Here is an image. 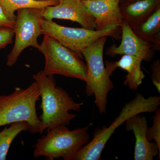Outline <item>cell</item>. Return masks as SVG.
<instances>
[{
	"mask_svg": "<svg viewBox=\"0 0 160 160\" xmlns=\"http://www.w3.org/2000/svg\"><path fill=\"white\" fill-rule=\"evenodd\" d=\"M32 78L39 86L42 100L40 133L56 126L69 125L77 116L69 111H79L83 103L76 102L66 90L56 86L52 77L46 75L42 70L33 74Z\"/></svg>",
	"mask_w": 160,
	"mask_h": 160,
	"instance_id": "1",
	"label": "cell"
},
{
	"mask_svg": "<svg viewBox=\"0 0 160 160\" xmlns=\"http://www.w3.org/2000/svg\"><path fill=\"white\" fill-rule=\"evenodd\" d=\"M160 105V97L146 98L142 93H137L133 99L123 106L119 114L109 127L104 126L94 131L93 138L81 148L73 160H101L102 152L106 143L119 126L135 115L155 112Z\"/></svg>",
	"mask_w": 160,
	"mask_h": 160,
	"instance_id": "2",
	"label": "cell"
},
{
	"mask_svg": "<svg viewBox=\"0 0 160 160\" xmlns=\"http://www.w3.org/2000/svg\"><path fill=\"white\" fill-rule=\"evenodd\" d=\"M39 86L35 81L26 89L16 88L12 93L0 95V127L25 122L31 134L40 133L41 121L36 111L39 99Z\"/></svg>",
	"mask_w": 160,
	"mask_h": 160,
	"instance_id": "3",
	"label": "cell"
},
{
	"mask_svg": "<svg viewBox=\"0 0 160 160\" xmlns=\"http://www.w3.org/2000/svg\"><path fill=\"white\" fill-rule=\"evenodd\" d=\"M90 125L72 130L64 126L49 129L33 146V157H44L49 160L60 158L64 160H73L81 148L89 142L88 131Z\"/></svg>",
	"mask_w": 160,
	"mask_h": 160,
	"instance_id": "4",
	"label": "cell"
},
{
	"mask_svg": "<svg viewBox=\"0 0 160 160\" xmlns=\"http://www.w3.org/2000/svg\"><path fill=\"white\" fill-rule=\"evenodd\" d=\"M107 38H100L82 51L87 68L86 94L89 97L94 96L95 103L100 114L106 113L108 93L114 87L110 78L111 74L103 61V51Z\"/></svg>",
	"mask_w": 160,
	"mask_h": 160,
	"instance_id": "5",
	"label": "cell"
},
{
	"mask_svg": "<svg viewBox=\"0 0 160 160\" xmlns=\"http://www.w3.org/2000/svg\"><path fill=\"white\" fill-rule=\"evenodd\" d=\"M38 50L45 57V66L42 71L46 75L52 77L60 75L86 82V63L77 53L53 38L44 35Z\"/></svg>",
	"mask_w": 160,
	"mask_h": 160,
	"instance_id": "6",
	"label": "cell"
},
{
	"mask_svg": "<svg viewBox=\"0 0 160 160\" xmlns=\"http://www.w3.org/2000/svg\"><path fill=\"white\" fill-rule=\"evenodd\" d=\"M42 34L51 37L65 47L83 58L82 51L91 46L103 37H111L116 39L121 38V27L113 26L102 30L71 28L61 26L53 22L43 18L41 22Z\"/></svg>",
	"mask_w": 160,
	"mask_h": 160,
	"instance_id": "7",
	"label": "cell"
},
{
	"mask_svg": "<svg viewBox=\"0 0 160 160\" xmlns=\"http://www.w3.org/2000/svg\"><path fill=\"white\" fill-rule=\"evenodd\" d=\"M44 9L25 8L17 10L13 30L15 41L13 48L7 57L6 65L15 64L24 49L32 47L38 50V38L42 34L41 22Z\"/></svg>",
	"mask_w": 160,
	"mask_h": 160,
	"instance_id": "8",
	"label": "cell"
},
{
	"mask_svg": "<svg viewBox=\"0 0 160 160\" xmlns=\"http://www.w3.org/2000/svg\"><path fill=\"white\" fill-rule=\"evenodd\" d=\"M120 27L121 43L118 46L113 44L108 47L106 50V55L111 57L119 55H129L145 62L151 61L154 56L151 43L138 37L123 20Z\"/></svg>",
	"mask_w": 160,
	"mask_h": 160,
	"instance_id": "9",
	"label": "cell"
},
{
	"mask_svg": "<svg viewBox=\"0 0 160 160\" xmlns=\"http://www.w3.org/2000/svg\"><path fill=\"white\" fill-rule=\"evenodd\" d=\"M54 6L46 7L43 10L45 19H59L70 20L79 24L83 28L94 30L95 23L92 17L82 0H58Z\"/></svg>",
	"mask_w": 160,
	"mask_h": 160,
	"instance_id": "10",
	"label": "cell"
},
{
	"mask_svg": "<svg viewBox=\"0 0 160 160\" xmlns=\"http://www.w3.org/2000/svg\"><path fill=\"white\" fill-rule=\"evenodd\" d=\"M125 122L127 131H132L135 137L134 152L135 160H152L158 155L160 158V151L155 142L149 141L147 138L148 129L147 119L140 114L129 118Z\"/></svg>",
	"mask_w": 160,
	"mask_h": 160,
	"instance_id": "11",
	"label": "cell"
},
{
	"mask_svg": "<svg viewBox=\"0 0 160 160\" xmlns=\"http://www.w3.org/2000/svg\"><path fill=\"white\" fill-rule=\"evenodd\" d=\"M121 0H93L82 2L94 18L95 30H102L121 26L123 19L120 10Z\"/></svg>",
	"mask_w": 160,
	"mask_h": 160,
	"instance_id": "12",
	"label": "cell"
},
{
	"mask_svg": "<svg viewBox=\"0 0 160 160\" xmlns=\"http://www.w3.org/2000/svg\"><path fill=\"white\" fill-rule=\"evenodd\" d=\"M160 6V0H133L120 3L123 20L132 29L138 26Z\"/></svg>",
	"mask_w": 160,
	"mask_h": 160,
	"instance_id": "13",
	"label": "cell"
},
{
	"mask_svg": "<svg viewBox=\"0 0 160 160\" xmlns=\"http://www.w3.org/2000/svg\"><path fill=\"white\" fill-rule=\"evenodd\" d=\"M142 62V60L136 57L123 55L119 60L114 62L106 61V67L112 73L118 68L127 72L124 85L132 90H137L145 77L141 68Z\"/></svg>",
	"mask_w": 160,
	"mask_h": 160,
	"instance_id": "14",
	"label": "cell"
},
{
	"mask_svg": "<svg viewBox=\"0 0 160 160\" xmlns=\"http://www.w3.org/2000/svg\"><path fill=\"white\" fill-rule=\"evenodd\" d=\"M58 3V0H0V6L6 17L13 22L16 18L15 12L18 9L25 8L45 9L46 7L54 6Z\"/></svg>",
	"mask_w": 160,
	"mask_h": 160,
	"instance_id": "15",
	"label": "cell"
},
{
	"mask_svg": "<svg viewBox=\"0 0 160 160\" xmlns=\"http://www.w3.org/2000/svg\"><path fill=\"white\" fill-rule=\"evenodd\" d=\"M132 30L138 37L151 43L160 38V6Z\"/></svg>",
	"mask_w": 160,
	"mask_h": 160,
	"instance_id": "16",
	"label": "cell"
},
{
	"mask_svg": "<svg viewBox=\"0 0 160 160\" xmlns=\"http://www.w3.org/2000/svg\"><path fill=\"white\" fill-rule=\"evenodd\" d=\"M29 125L25 122L11 124L9 127L0 132V160H6L10 145L14 139L22 132L28 131Z\"/></svg>",
	"mask_w": 160,
	"mask_h": 160,
	"instance_id": "17",
	"label": "cell"
},
{
	"mask_svg": "<svg viewBox=\"0 0 160 160\" xmlns=\"http://www.w3.org/2000/svg\"><path fill=\"white\" fill-rule=\"evenodd\" d=\"M155 113L153 124L152 127L148 128L146 135L149 141L151 142L154 140L160 151V109L158 108Z\"/></svg>",
	"mask_w": 160,
	"mask_h": 160,
	"instance_id": "18",
	"label": "cell"
},
{
	"mask_svg": "<svg viewBox=\"0 0 160 160\" xmlns=\"http://www.w3.org/2000/svg\"><path fill=\"white\" fill-rule=\"evenodd\" d=\"M14 36L13 28L0 27V50L12 43Z\"/></svg>",
	"mask_w": 160,
	"mask_h": 160,
	"instance_id": "19",
	"label": "cell"
},
{
	"mask_svg": "<svg viewBox=\"0 0 160 160\" xmlns=\"http://www.w3.org/2000/svg\"><path fill=\"white\" fill-rule=\"evenodd\" d=\"M151 69L152 84L155 86L158 92H160V61L159 59L153 61L152 63Z\"/></svg>",
	"mask_w": 160,
	"mask_h": 160,
	"instance_id": "20",
	"label": "cell"
},
{
	"mask_svg": "<svg viewBox=\"0 0 160 160\" xmlns=\"http://www.w3.org/2000/svg\"><path fill=\"white\" fill-rule=\"evenodd\" d=\"M14 22L10 21L4 13L2 9L0 6V27L13 28Z\"/></svg>",
	"mask_w": 160,
	"mask_h": 160,
	"instance_id": "21",
	"label": "cell"
},
{
	"mask_svg": "<svg viewBox=\"0 0 160 160\" xmlns=\"http://www.w3.org/2000/svg\"><path fill=\"white\" fill-rule=\"evenodd\" d=\"M132 1H133V0H121L120 3L128 2H131Z\"/></svg>",
	"mask_w": 160,
	"mask_h": 160,
	"instance_id": "22",
	"label": "cell"
},
{
	"mask_svg": "<svg viewBox=\"0 0 160 160\" xmlns=\"http://www.w3.org/2000/svg\"><path fill=\"white\" fill-rule=\"evenodd\" d=\"M82 2H86V1H93V0H82Z\"/></svg>",
	"mask_w": 160,
	"mask_h": 160,
	"instance_id": "23",
	"label": "cell"
},
{
	"mask_svg": "<svg viewBox=\"0 0 160 160\" xmlns=\"http://www.w3.org/2000/svg\"><path fill=\"white\" fill-rule=\"evenodd\" d=\"M36 1H47V0H36Z\"/></svg>",
	"mask_w": 160,
	"mask_h": 160,
	"instance_id": "24",
	"label": "cell"
}]
</instances>
